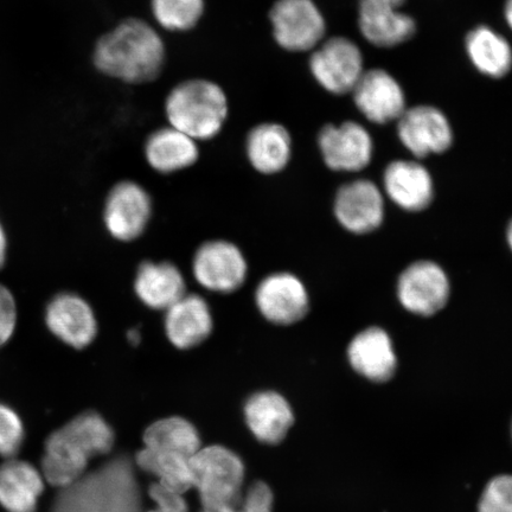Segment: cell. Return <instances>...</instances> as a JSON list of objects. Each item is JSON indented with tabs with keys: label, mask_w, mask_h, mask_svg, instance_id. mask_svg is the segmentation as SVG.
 <instances>
[{
	"label": "cell",
	"mask_w": 512,
	"mask_h": 512,
	"mask_svg": "<svg viewBox=\"0 0 512 512\" xmlns=\"http://www.w3.org/2000/svg\"><path fill=\"white\" fill-rule=\"evenodd\" d=\"M42 472L16 458L0 466V505L8 512H36L43 495Z\"/></svg>",
	"instance_id": "cell-21"
},
{
	"label": "cell",
	"mask_w": 512,
	"mask_h": 512,
	"mask_svg": "<svg viewBox=\"0 0 512 512\" xmlns=\"http://www.w3.org/2000/svg\"><path fill=\"white\" fill-rule=\"evenodd\" d=\"M44 322L57 339L74 349H85L98 335V320L92 306L79 294H56L44 311Z\"/></svg>",
	"instance_id": "cell-9"
},
{
	"label": "cell",
	"mask_w": 512,
	"mask_h": 512,
	"mask_svg": "<svg viewBox=\"0 0 512 512\" xmlns=\"http://www.w3.org/2000/svg\"><path fill=\"white\" fill-rule=\"evenodd\" d=\"M190 459L179 454L151 451L146 447L136 454L140 469L155 476L165 488L182 495L194 489Z\"/></svg>",
	"instance_id": "cell-27"
},
{
	"label": "cell",
	"mask_w": 512,
	"mask_h": 512,
	"mask_svg": "<svg viewBox=\"0 0 512 512\" xmlns=\"http://www.w3.org/2000/svg\"><path fill=\"white\" fill-rule=\"evenodd\" d=\"M466 51L473 66L490 78H504L512 68V49L509 42L484 25L473 29L467 35Z\"/></svg>",
	"instance_id": "cell-25"
},
{
	"label": "cell",
	"mask_w": 512,
	"mask_h": 512,
	"mask_svg": "<svg viewBox=\"0 0 512 512\" xmlns=\"http://www.w3.org/2000/svg\"><path fill=\"white\" fill-rule=\"evenodd\" d=\"M165 44L143 19L128 18L95 44L96 69L128 85L155 81L165 63Z\"/></svg>",
	"instance_id": "cell-1"
},
{
	"label": "cell",
	"mask_w": 512,
	"mask_h": 512,
	"mask_svg": "<svg viewBox=\"0 0 512 512\" xmlns=\"http://www.w3.org/2000/svg\"><path fill=\"white\" fill-rule=\"evenodd\" d=\"M504 15L510 29L512 30V0H507V3H505Z\"/></svg>",
	"instance_id": "cell-35"
},
{
	"label": "cell",
	"mask_w": 512,
	"mask_h": 512,
	"mask_svg": "<svg viewBox=\"0 0 512 512\" xmlns=\"http://www.w3.org/2000/svg\"><path fill=\"white\" fill-rule=\"evenodd\" d=\"M228 99L213 81L191 79L179 83L165 101L170 126L196 142L213 139L228 118Z\"/></svg>",
	"instance_id": "cell-3"
},
{
	"label": "cell",
	"mask_w": 512,
	"mask_h": 512,
	"mask_svg": "<svg viewBox=\"0 0 512 512\" xmlns=\"http://www.w3.org/2000/svg\"><path fill=\"white\" fill-rule=\"evenodd\" d=\"M165 334L174 347L188 350L210 336L214 320L206 299L187 293L165 311Z\"/></svg>",
	"instance_id": "cell-17"
},
{
	"label": "cell",
	"mask_w": 512,
	"mask_h": 512,
	"mask_svg": "<svg viewBox=\"0 0 512 512\" xmlns=\"http://www.w3.org/2000/svg\"><path fill=\"white\" fill-rule=\"evenodd\" d=\"M335 215L338 222L351 233L373 232L384 219V201L380 189L367 179L344 185L336 195Z\"/></svg>",
	"instance_id": "cell-16"
},
{
	"label": "cell",
	"mask_w": 512,
	"mask_h": 512,
	"mask_svg": "<svg viewBox=\"0 0 512 512\" xmlns=\"http://www.w3.org/2000/svg\"><path fill=\"white\" fill-rule=\"evenodd\" d=\"M192 273L197 283L216 293H232L245 283L247 261L239 247L224 240L204 243L192 261Z\"/></svg>",
	"instance_id": "cell-7"
},
{
	"label": "cell",
	"mask_w": 512,
	"mask_h": 512,
	"mask_svg": "<svg viewBox=\"0 0 512 512\" xmlns=\"http://www.w3.org/2000/svg\"><path fill=\"white\" fill-rule=\"evenodd\" d=\"M478 512H512V475L490 480L480 497Z\"/></svg>",
	"instance_id": "cell-31"
},
{
	"label": "cell",
	"mask_w": 512,
	"mask_h": 512,
	"mask_svg": "<svg viewBox=\"0 0 512 512\" xmlns=\"http://www.w3.org/2000/svg\"><path fill=\"white\" fill-rule=\"evenodd\" d=\"M149 496L159 509L189 512L184 495L174 490L165 488L158 482L152 483L149 488Z\"/></svg>",
	"instance_id": "cell-33"
},
{
	"label": "cell",
	"mask_w": 512,
	"mask_h": 512,
	"mask_svg": "<svg viewBox=\"0 0 512 512\" xmlns=\"http://www.w3.org/2000/svg\"><path fill=\"white\" fill-rule=\"evenodd\" d=\"M313 78L336 95L352 92L364 73L363 55L347 37H334L313 51L310 59Z\"/></svg>",
	"instance_id": "cell-6"
},
{
	"label": "cell",
	"mask_w": 512,
	"mask_h": 512,
	"mask_svg": "<svg viewBox=\"0 0 512 512\" xmlns=\"http://www.w3.org/2000/svg\"><path fill=\"white\" fill-rule=\"evenodd\" d=\"M348 358L356 373L374 382L389 381L398 368L392 339L377 326L363 330L352 338Z\"/></svg>",
	"instance_id": "cell-18"
},
{
	"label": "cell",
	"mask_w": 512,
	"mask_h": 512,
	"mask_svg": "<svg viewBox=\"0 0 512 512\" xmlns=\"http://www.w3.org/2000/svg\"><path fill=\"white\" fill-rule=\"evenodd\" d=\"M405 0H360V30L366 40L379 48H393L415 35L411 16L400 11Z\"/></svg>",
	"instance_id": "cell-15"
},
{
	"label": "cell",
	"mask_w": 512,
	"mask_h": 512,
	"mask_svg": "<svg viewBox=\"0 0 512 512\" xmlns=\"http://www.w3.org/2000/svg\"><path fill=\"white\" fill-rule=\"evenodd\" d=\"M398 297L401 305L414 315L432 316L447 304L450 280L435 262H414L400 275Z\"/></svg>",
	"instance_id": "cell-8"
},
{
	"label": "cell",
	"mask_w": 512,
	"mask_h": 512,
	"mask_svg": "<svg viewBox=\"0 0 512 512\" xmlns=\"http://www.w3.org/2000/svg\"><path fill=\"white\" fill-rule=\"evenodd\" d=\"M190 465L202 508L227 507L240 501L246 467L238 454L219 445L201 447Z\"/></svg>",
	"instance_id": "cell-4"
},
{
	"label": "cell",
	"mask_w": 512,
	"mask_h": 512,
	"mask_svg": "<svg viewBox=\"0 0 512 512\" xmlns=\"http://www.w3.org/2000/svg\"><path fill=\"white\" fill-rule=\"evenodd\" d=\"M145 157L152 169L171 174L194 165L200 151L196 140L169 126L159 128L146 140Z\"/></svg>",
	"instance_id": "cell-23"
},
{
	"label": "cell",
	"mask_w": 512,
	"mask_h": 512,
	"mask_svg": "<svg viewBox=\"0 0 512 512\" xmlns=\"http://www.w3.org/2000/svg\"><path fill=\"white\" fill-rule=\"evenodd\" d=\"M318 145L325 164L335 171H361L373 157V139L355 121L326 125L319 133Z\"/></svg>",
	"instance_id": "cell-13"
},
{
	"label": "cell",
	"mask_w": 512,
	"mask_h": 512,
	"mask_svg": "<svg viewBox=\"0 0 512 512\" xmlns=\"http://www.w3.org/2000/svg\"><path fill=\"white\" fill-rule=\"evenodd\" d=\"M401 143L416 158L446 152L453 143V131L446 115L433 106L409 108L398 120Z\"/></svg>",
	"instance_id": "cell-12"
},
{
	"label": "cell",
	"mask_w": 512,
	"mask_h": 512,
	"mask_svg": "<svg viewBox=\"0 0 512 512\" xmlns=\"http://www.w3.org/2000/svg\"><path fill=\"white\" fill-rule=\"evenodd\" d=\"M18 323V307L14 294L0 283V348L14 337Z\"/></svg>",
	"instance_id": "cell-32"
},
{
	"label": "cell",
	"mask_w": 512,
	"mask_h": 512,
	"mask_svg": "<svg viewBox=\"0 0 512 512\" xmlns=\"http://www.w3.org/2000/svg\"><path fill=\"white\" fill-rule=\"evenodd\" d=\"M114 446V432L101 415L82 413L51 434L42 458L46 482L67 489L80 482L89 462Z\"/></svg>",
	"instance_id": "cell-2"
},
{
	"label": "cell",
	"mask_w": 512,
	"mask_h": 512,
	"mask_svg": "<svg viewBox=\"0 0 512 512\" xmlns=\"http://www.w3.org/2000/svg\"><path fill=\"white\" fill-rule=\"evenodd\" d=\"M243 412L254 437L268 445L281 443L294 424L290 403L272 390L253 394L246 401Z\"/></svg>",
	"instance_id": "cell-20"
},
{
	"label": "cell",
	"mask_w": 512,
	"mask_h": 512,
	"mask_svg": "<svg viewBox=\"0 0 512 512\" xmlns=\"http://www.w3.org/2000/svg\"><path fill=\"white\" fill-rule=\"evenodd\" d=\"M255 303L268 322L277 325L298 323L309 312V293L296 275L274 273L261 281Z\"/></svg>",
	"instance_id": "cell-10"
},
{
	"label": "cell",
	"mask_w": 512,
	"mask_h": 512,
	"mask_svg": "<svg viewBox=\"0 0 512 512\" xmlns=\"http://www.w3.org/2000/svg\"><path fill=\"white\" fill-rule=\"evenodd\" d=\"M149 512H183V511L164 510V509L156 508V509L150 510Z\"/></svg>",
	"instance_id": "cell-38"
},
{
	"label": "cell",
	"mask_w": 512,
	"mask_h": 512,
	"mask_svg": "<svg viewBox=\"0 0 512 512\" xmlns=\"http://www.w3.org/2000/svg\"><path fill=\"white\" fill-rule=\"evenodd\" d=\"M128 341H130L132 344L136 345L140 341V334L138 330H131L128 331L127 335Z\"/></svg>",
	"instance_id": "cell-36"
},
{
	"label": "cell",
	"mask_w": 512,
	"mask_h": 512,
	"mask_svg": "<svg viewBox=\"0 0 512 512\" xmlns=\"http://www.w3.org/2000/svg\"><path fill=\"white\" fill-rule=\"evenodd\" d=\"M151 213L150 195L139 184L126 181L115 185L108 195L104 220L114 239L128 242L144 233Z\"/></svg>",
	"instance_id": "cell-11"
},
{
	"label": "cell",
	"mask_w": 512,
	"mask_h": 512,
	"mask_svg": "<svg viewBox=\"0 0 512 512\" xmlns=\"http://www.w3.org/2000/svg\"><path fill=\"white\" fill-rule=\"evenodd\" d=\"M152 15L165 30L194 29L204 14V0H151Z\"/></svg>",
	"instance_id": "cell-28"
},
{
	"label": "cell",
	"mask_w": 512,
	"mask_h": 512,
	"mask_svg": "<svg viewBox=\"0 0 512 512\" xmlns=\"http://www.w3.org/2000/svg\"><path fill=\"white\" fill-rule=\"evenodd\" d=\"M273 491L264 482H254L238 503L220 508H202L201 512H273Z\"/></svg>",
	"instance_id": "cell-30"
},
{
	"label": "cell",
	"mask_w": 512,
	"mask_h": 512,
	"mask_svg": "<svg viewBox=\"0 0 512 512\" xmlns=\"http://www.w3.org/2000/svg\"><path fill=\"white\" fill-rule=\"evenodd\" d=\"M351 93L358 110L371 123L383 125L399 120L407 110L400 83L383 69L364 70Z\"/></svg>",
	"instance_id": "cell-14"
},
{
	"label": "cell",
	"mask_w": 512,
	"mask_h": 512,
	"mask_svg": "<svg viewBox=\"0 0 512 512\" xmlns=\"http://www.w3.org/2000/svg\"><path fill=\"white\" fill-rule=\"evenodd\" d=\"M384 190L396 206L407 211H420L433 200V179L430 172L413 160H395L383 176Z\"/></svg>",
	"instance_id": "cell-19"
},
{
	"label": "cell",
	"mask_w": 512,
	"mask_h": 512,
	"mask_svg": "<svg viewBox=\"0 0 512 512\" xmlns=\"http://www.w3.org/2000/svg\"><path fill=\"white\" fill-rule=\"evenodd\" d=\"M246 150L249 162L256 171L274 175L283 171L292 155L290 132L283 125L264 123L248 133Z\"/></svg>",
	"instance_id": "cell-24"
},
{
	"label": "cell",
	"mask_w": 512,
	"mask_h": 512,
	"mask_svg": "<svg viewBox=\"0 0 512 512\" xmlns=\"http://www.w3.org/2000/svg\"><path fill=\"white\" fill-rule=\"evenodd\" d=\"M24 440V426L14 409L0 403V456L15 458Z\"/></svg>",
	"instance_id": "cell-29"
},
{
	"label": "cell",
	"mask_w": 512,
	"mask_h": 512,
	"mask_svg": "<svg viewBox=\"0 0 512 512\" xmlns=\"http://www.w3.org/2000/svg\"><path fill=\"white\" fill-rule=\"evenodd\" d=\"M270 21L275 42L292 53L317 48L325 36V19L313 0H277Z\"/></svg>",
	"instance_id": "cell-5"
},
{
	"label": "cell",
	"mask_w": 512,
	"mask_h": 512,
	"mask_svg": "<svg viewBox=\"0 0 512 512\" xmlns=\"http://www.w3.org/2000/svg\"><path fill=\"white\" fill-rule=\"evenodd\" d=\"M8 247V236H6L3 224L0 222V271L3 270L6 259H8Z\"/></svg>",
	"instance_id": "cell-34"
},
{
	"label": "cell",
	"mask_w": 512,
	"mask_h": 512,
	"mask_svg": "<svg viewBox=\"0 0 512 512\" xmlns=\"http://www.w3.org/2000/svg\"><path fill=\"white\" fill-rule=\"evenodd\" d=\"M144 445L151 451L192 458L201 450L200 433L190 421L179 416L158 420L146 428Z\"/></svg>",
	"instance_id": "cell-26"
},
{
	"label": "cell",
	"mask_w": 512,
	"mask_h": 512,
	"mask_svg": "<svg viewBox=\"0 0 512 512\" xmlns=\"http://www.w3.org/2000/svg\"><path fill=\"white\" fill-rule=\"evenodd\" d=\"M507 240L509 243V247L511 248V251H512V220H511L508 230H507Z\"/></svg>",
	"instance_id": "cell-37"
},
{
	"label": "cell",
	"mask_w": 512,
	"mask_h": 512,
	"mask_svg": "<svg viewBox=\"0 0 512 512\" xmlns=\"http://www.w3.org/2000/svg\"><path fill=\"white\" fill-rule=\"evenodd\" d=\"M134 291L150 309L166 311L187 294V284L182 272L170 262L147 261L139 267Z\"/></svg>",
	"instance_id": "cell-22"
}]
</instances>
